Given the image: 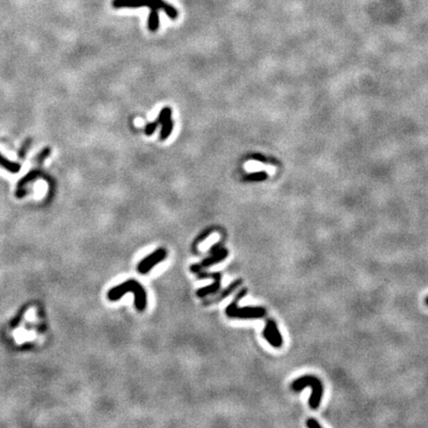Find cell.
Here are the masks:
<instances>
[{
  "instance_id": "5bb4252c",
  "label": "cell",
  "mask_w": 428,
  "mask_h": 428,
  "mask_svg": "<svg viewBox=\"0 0 428 428\" xmlns=\"http://www.w3.org/2000/svg\"><path fill=\"white\" fill-rule=\"evenodd\" d=\"M171 110H172V109H171V108H169V107H166V108H163V110L161 111L160 115L158 116L157 120H156L155 122H153V123H150V124H148V125L146 126L145 132H146V134H147L148 136L152 135V134H153V133L155 132V130H156V128H157L158 124H162V123H163V121L164 117H166V115L168 114V112H169V111H171Z\"/></svg>"
},
{
  "instance_id": "ba28073f",
  "label": "cell",
  "mask_w": 428,
  "mask_h": 428,
  "mask_svg": "<svg viewBox=\"0 0 428 428\" xmlns=\"http://www.w3.org/2000/svg\"><path fill=\"white\" fill-rule=\"evenodd\" d=\"M197 276H199V279H212L214 282L212 285H210L209 286L206 287H203L201 289H199L196 291V295L200 296V298H204L207 294H211L213 292H216L221 285V274L220 273H205V272H197L196 273Z\"/></svg>"
},
{
  "instance_id": "277c9868",
  "label": "cell",
  "mask_w": 428,
  "mask_h": 428,
  "mask_svg": "<svg viewBox=\"0 0 428 428\" xmlns=\"http://www.w3.org/2000/svg\"><path fill=\"white\" fill-rule=\"evenodd\" d=\"M306 387H312V393L311 397L308 401V405L312 409H316L320 406V402L323 396V386L320 382V380L314 376L306 375L300 377L295 381L292 382L290 385V387L292 390L299 392L302 391Z\"/></svg>"
},
{
  "instance_id": "8992f818",
  "label": "cell",
  "mask_w": 428,
  "mask_h": 428,
  "mask_svg": "<svg viewBox=\"0 0 428 428\" xmlns=\"http://www.w3.org/2000/svg\"><path fill=\"white\" fill-rule=\"evenodd\" d=\"M45 174L41 171L40 167L37 166V169H34L30 171L23 179L20 180V182L17 184L16 187V191H15V196L18 197V199H22V197L26 196L30 190L27 188V185L30 183H33L34 181H36L39 178H44Z\"/></svg>"
},
{
  "instance_id": "7a4b0ae2",
  "label": "cell",
  "mask_w": 428,
  "mask_h": 428,
  "mask_svg": "<svg viewBox=\"0 0 428 428\" xmlns=\"http://www.w3.org/2000/svg\"><path fill=\"white\" fill-rule=\"evenodd\" d=\"M114 8H139L142 6L150 7V10H163L168 16L175 20L178 18V10L163 0H113Z\"/></svg>"
},
{
  "instance_id": "2e32d148",
  "label": "cell",
  "mask_w": 428,
  "mask_h": 428,
  "mask_svg": "<svg viewBox=\"0 0 428 428\" xmlns=\"http://www.w3.org/2000/svg\"><path fill=\"white\" fill-rule=\"evenodd\" d=\"M51 152H52V150H51V148L50 147H47V148H45V149H43L35 158H34V163H36L38 167H40L41 164L44 163V161L51 155Z\"/></svg>"
},
{
  "instance_id": "d6986e66",
  "label": "cell",
  "mask_w": 428,
  "mask_h": 428,
  "mask_svg": "<svg viewBox=\"0 0 428 428\" xmlns=\"http://www.w3.org/2000/svg\"><path fill=\"white\" fill-rule=\"evenodd\" d=\"M425 305H426V306H428V296H427V298L425 299Z\"/></svg>"
},
{
  "instance_id": "30bf717a",
  "label": "cell",
  "mask_w": 428,
  "mask_h": 428,
  "mask_svg": "<svg viewBox=\"0 0 428 428\" xmlns=\"http://www.w3.org/2000/svg\"><path fill=\"white\" fill-rule=\"evenodd\" d=\"M242 284V280H237V281H235L234 283H232L231 285H228V287L227 288H225L223 291H221L215 299H212V300H210V301H208V302H205L204 305V306H211V305H214V304H217V303H219V302H221L222 300H224L225 298H227V296L229 295V294H231L240 285Z\"/></svg>"
},
{
  "instance_id": "9a60e30c",
  "label": "cell",
  "mask_w": 428,
  "mask_h": 428,
  "mask_svg": "<svg viewBox=\"0 0 428 428\" xmlns=\"http://www.w3.org/2000/svg\"><path fill=\"white\" fill-rule=\"evenodd\" d=\"M159 26H160V19H159L158 10H153L150 12V15H149L148 28L150 31L155 32L158 30Z\"/></svg>"
},
{
  "instance_id": "e0dca14e",
  "label": "cell",
  "mask_w": 428,
  "mask_h": 428,
  "mask_svg": "<svg viewBox=\"0 0 428 428\" xmlns=\"http://www.w3.org/2000/svg\"><path fill=\"white\" fill-rule=\"evenodd\" d=\"M31 145H32V139L31 138H26L24 140V142L22 143L19 151H18V158L19 159H21V160L25 159V157H26V155H27Z\"/></svg>"
},
{
  "instance_id": "ac0fdd59",
  "label": "cell",
  "mask_w": 428,
  "mask_h": 428,
  "mask_svg": "<svg viewBox=\"0 0 428 428\" xmlns=\"http://www.w3.org/2000/svg\"><path fill=\"white\" fill-rule=\"evenodd\" d=\"M306 426L309 428H321V425L314 418H308L306 420Z\"/></svg>"
},
{
  "instance_id": "9c48e42d",
  "label": "cell",
  "mask_w": 428,
  "mask_h": 428,
  "mask_svg": "<svg viewBox=\"0 0 428 428\" xmlns=\"http://www.w3.org/2000/svg\"><path fill=\"white\" fill-rule=\"evenodd\" d=\"M211 252H214L215 254L212 255L211 257L204 260L201 265H192L190 267V271L192 273L200 272V271H202L203 268L209 267V266H212L214 264H217V263H219L220 261L224 260L228 256V251L226 249H219L218 245H215V247H213Z\"/></svg>"
},
{
  "instance_id": "52a82bcc",
  "label": "cell",
  "mask_w": 428,
  "mask_h": 428,
  "mask_svg": "<svg viewBox=\"0 0 428 428\" xmlns=\"http://www.w3.org/2000/svg\"><path fill=\"white\" fill-rule=\"evenodd\" d=\"M263 336L264 338L275 348H280L283 345V337L279 330L277 323L272 320L268 319L266 326L263 330Z\"/></svg>"
},
{
  "instance_id": "3957f363",
  "label": "cell",
  "mask_w": 428,
  "mask_h": 428,
  "mask_svg": "<svg viewBox=\"0 0 428 428\" xmlns=\"http://www.w3.org/2000/svg\"><path fill=\"white\" fill-rule=\"evenodd\" d=\"M247 291H248L247 288L241 289L238 292V294L235 296L233 302L226 307V314L229 317L241 318V319H260L266 315V309L264 307H261V306L239 307L238 306L239 301L247 294Z\"/></svg>"
},
{
  "instance_id": "8fae6325",
  "label": "cell",
  "mask_w": 428,
  "mask_h": 428,
  "mask_svg": "<svg viewBox=\"0 0 428 428\" xmlns=\"http://www.w3.org/2000/svg\"><path fill=\"white\" fill-rule=\"evenodd\" d=\"M251 167H249L251 172H265L269 175H274L276 172V167L272 166V164H266L264 163H261L258 161H252L250 162Z\"/></svg>"
},
{
  "instance_id": "5b68a950",
  "label": "cell",
  "mask_w": 428,
  "mask_h": 428,
  "mask_svg": "<svg viewBox=\"0 0 428 428\" xmlns=\"http://www.w3.org/2000/svg\"><path fill=\"white\" fill-rule=\"evenodd\" d=\"M168 254L167 251L161 248L147 256L145 259H143L138 265V272L140 274H147L149 273L156 265L160 264L164 259L167 258Z\"/></svg>"
},
{
  "instance_id": "6da1fadb",
  "label": "cell",
  "mask_w": 428,
  "mask_h": 428,
  "mask_svg": "<svg viewBox=\"0 0 428 428\" xmlns=\"http://www.w3.org/2000/svg\"><path fill=\"white\" fill-rule=\"evenodd\" d=\"M133 292L135 298V306L139 311H144L147 306V295L144 287L134 280H129L124 282L123 284L112 287L107 296L111 302H115L120 300L122 296L127 292Z\"/></svg>"
},
{
  "instance_id": "4fadbf2b",
  "label": "cell",
  "mask_w": 428,
  "mask_h": 428,
  "mask_svg": "<svg viewBox=\"0 0 428 428\" xmlns=\"http://www.w3.org/2000/svg\"><path fill=\"white\" fill-rule=\"evenodd\" d=\"M171 114H172V110L168 112V114L166 115V117H164V119H163V121L162 123L163 128H162V131H161V140H163V141L169 138V136H170V134L172 132V130H173V125L174 124H173V121L171 119Z\"/></svg>"
},
{
  "instance_id": "7c38bea8",
  "label": "cell",
  "mask_w": 428,
  "mask_h": 428,
  "mask_svg": "<svg viewBox=\"0 0 428 428\" xmlns=\"http://www.w3.org/2000/svg\"><path fill=\"white\" fill-rule=\"evenodd\" d=\"M0 168L8 171L9 173L17 174L21 170V164L19 163L9 161L2 154H0Z\"/></svg>"
}]
</instances>
